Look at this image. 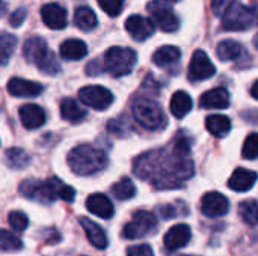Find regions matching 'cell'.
<instances>
[{
  "label": "cell",
  "mask_w": 258,
  "mask_h": 256,
  "mask_svg": "<svg viewBox=\"0 0 258 256\" xmlns=\"http://www.w3.org/2000/svg\"><path fill=\"white\" fill-rule=\"evenodd\" d=\"M133 172L159 190L181 187L184 181L194 177L187 137L178 133L168 149H153L141 154L133 163Z\"/></svg>",
  "instance_id": "6da1fadb"
},
{
  "label": "cell",
  "mask_w": 258,
  "mask_h": 256,
  "mask_svg": "<svg viewBox=\"0 0 258 256\" xmlns=\"http://www.w3.org/2000/svg\"><path fill=\"white\" fill-rule=\"evenodd\" d=\"M20 193L27 199L36 201L45 205L54 202L56 199L73 202L76 196L74 189L63 184L59 178H48L47 181L26 180L20 186Z\"/></svg>",
  "instance_id": "7a4b0ae2"
},
{
  "label": "cell",
  "mask_w": 258,
  "mask_h": 256,
  "mask_svg": "<svg viewBox=\"0 0 258 256\" xmlns=\"http://www.w3.org/2000/svg\"><path fill=\"white\" fill-rule=\"evenodd\" d=\"M67 161L76 175L89 177L106 169L109 158L104 151L92 145H79L70 151Z\"/></svg>",
  "instance_id": "3957f363"
},
{
  "label": "cell",
  "mask_w": 258,
  "mask_h": 256,
  "mask_svg": "<svg viewBox=\"0 0 258 256\" xmlns=\"http://www.w3.org/2000/svg\"><path fill=\"white\" fill-rule=\"evenodd\" d=\"M136 122L145 130L156 131L166 125L163 109L151 98H136L132 106Z\"/></svg>",
  "instance_id": "277c9868"
},
{
  "label": "cell",
  "mask_w": 258,
  "mask_h": 256,
  "mask_svg": "<svg viewBox=\"0 0 258 256\" xmlns=\"http://www.w3.org/2000/svg\"><path fill=\"white\" fill-rule=\"evenodd\" d=\"M138 62V54L128 47H110L104 54V69L113 77L130 74Z\"/></svg>",
  "instance_id": "5b68a950"
},
{
  "label": "cell",
  "mask_w": 258,
  "mask_h": 256,
  "mask_svg": "<svg viewBox=\"0 0 258 256\" xmlns=\"http://www.w3.org/2000/svg\"><path fill=\"white\" fill-rule=\"evenodd\" d=\"M255 18L257 14L254 8H248L243 3L234 0L222 15V27L231 32L248 30L255 24Z\"/></svg>",
  "instance_id": "8992f818"
},
{
  "label": "cell",
  "mask_w": 258,
  "mask_h": 256,
  "mask_svg": "<svg viewBox=\"0 0 258 256\" xmlns=\"http://www.w3.org/2000/svg\"><path fill=\"white\" fill-rule=\"evenodd\" d=\"M157 229V219L150 211H136L133 219L124 226L122 235L127 240H138L142 238Z\"/></svg>",
  "instance_id": "52a82bcc"
},
{
  "label": "cell",
  "mask_w": 258,
  "mask_h": 256,
  "mask_svg": "<svg viewBox=\"0 0 258 256\" xmlns=\"http://www.w3.org/2000/svg\"><path fill=\"white\" fill-rule=\"evenodd\" d=\"M150 15L153 17V20L156 21V24L166 33H172L177 32L180 27V20L177 17V14L163 2L160 0H153L148 3L147 6Z\"/></svg>",
  "instance_id": "ba28073f"
},
{
  "label": "cell",
  "mask_w": 258,
  "mask_h": 256,
  "mask_svg": "<svg viewBox=\"0 0 258 256\" xmlns=\"http://www.w3.org/2000/svg\"><path fill=\"white\" fill-rule=\"evenodd\" d=\"M79 98L83 104H86L91 109L95 110H106L112 106L113 103V94L98 84H91L85 86L79 91Z\"/></svg>",
  "instance_id": "9c48e42d"
},
{
  "label": "cell",
  "mask_w": 258,
  "mask_h": 256,
  "mask_svg": "<svg viewBox=\"0 0 258 256\" xmlns=\"http://www.w3.org/2000/svg\"><path fill=\"white\" fill-rule=\"evenodd\" d=\"M215 72H216V68L212 63L207 53L203 50H197L194 53L190 65H189V80L190 81H203V80L213 77Z\"/></svg>",
  "instance_id": "30bf717a"
},
{
  "label": "cell",
  "mask_w": 258,
  "mask_h": 256,
  "mask_svg": "<svg viewBox=\"0 0 258 256\" xmlns=\"http://www.w3.org/2000/svg\"><path fill=\"white\" fill-rule=\"evenodd\" d=\"M228 210H230V202L219 192L206 193L201 199V211L204 216L210 219L222 217L228 213Z\"/></svg>",
  "instance_id": "8fae6325"
},
{
  "label": "cell",
  "mask_w": 258,
  "mask_h": 256,
  "mask_svg": "<svg viewBox=\"0 0 258 256\" xmlns=\"http://www.w3.org/2000/svg\"><path fill=\"white\" fill-rule=\"evenodd\" d=\"M125 30L135 41H145L154 33V23L142 15H130L125 21Z\"/></svg>",
  "instance_id": "7c38bea8"
},
{
  "label": "cell",
  "mask_w": 258,
  "mask_h": 256,
  "mask_svg": "<svg viewBox=\"0 0 258 256\" xmlns=\"http://www.w3.org/2000/svg\"><path fill=\"white\" fill-rule=\"evenodd\" d=\"M192 238V232H190V226L186 223H178L175 226H172L166 234H165V247L168 250H178L183 249L189 244Z\"/></svg>",
  "instance_id": "4fadbf2b"
},
{
  "label": "cell",
  "mask_w": 258,
  "mask_h": 256,
  "mask_svg": "<svg viewBox=\"0 0 258 256\" xmlns=\"http://www.w3.org/2000/svg\"><path fill=\"white\" fill-rule=\"evenodd\" d=\"M41 18L50 29L60 30L67 27V11L59 3H47L41 8Z\"/></svg>",
  "instance_id": "5bb4252c"
},
{
  "label": "cell",
  "mask_w": 258,
  "mask_h": 256,
  "mask_svg": "<svg viewBox=\"0 0 258 256\" xmlns=\"http://www.w3.org/2000/svg\"><path fill=\"white\" fill-rule=\"evenodd\" d=\"M8 92L18 98H33L42 92V86L36 81L14 77L8 81Z\"/></svg>",
  "instance_id": "9a60e30c"
},
{
  "label": "cell",
  "mask_w": 258,
  "mask_h": 256,
  "mask_svg": "<svg viewBox=\"0 0 258 256\" xmlns=\"http://www.w3.org/2000/svg\"><path fill=\"white\" fill-rule=\"evenodd\" d=\"M21 124L27 130H36L45 124V112L36 104H24L18 110Z\"/></svg>",
  "instance_id": "2e32d148"
},
{
  "label": "cell",
  "mask_w": 258,
  "mask_h": 256,
  "mask_svg": "<svg viewBox=\"0 0 258 256\" xmlns=\"http://www.w3.org/2000/svg\"><path fill=\"white\" fill-rule=\"evenodd\" d=\"M86 208L89 213H92L94 216L100 217V219H110L115 214V208L112 201L101 193H94L86 199Z\"/></svg>",
  "instance_id": "e0dca14e"
},
{
  "label": "cell",
  "mask_w": 258,
  "mask_h": 256,
  "mask_svg": "<svg viewBox=\"0 0 258 256\" xmlns=\"http://www.w3.org/2000/svg\"><path fill=\"white\" fill-rule=\"evenodd\" d=\"M48 47L45 44V41L39 36H32L29 39H26L24 45H23V56L27 62L38 65L47 54H48Z\"/></svg>",
  "instance_id": "ac0fdd59"
},
{
  "label": "cell",
  "mask_w": 258,
  "mask_h": 256,
  "mask_svg": "<svg viewBox=\"0 0 258 256\" xmlns=\"http://www.w3.org/2000/svg\"><path fill=\"white\" fill-rule=\"evenodd\" d=\"M257 183V174L249 169L239 167L233 172V175L228 180V187L234 192H248L251 190Z\"/></svg>",
  "instance_id": "d6986e66"
},
{
  "label": "cell",
  "mask_w": 258,
  "mask_h": 256,
  "mask_svg": "<svg viewBox=\"0 0 258 256\" xmlns=\"http://www.w3.org/2000/svg\"><path fill=\"white\" fill-rule=\"evenodd\" d=\"M80 225H82V228L85 229V234H86L89 243H91L95 249L103 250V249L107 247V244H109L107 235H106L104 229H103L98 223H95L94 220H91V219H88V217H80Z\"/></svg>",
  "instance_id": "ffe728a7"
},
{
  "label": "cell",
  "mask_w": 258,
  "mask_h": 256,
  "mask_svg": "<svg viewBox=\"0 0 258 256\" xmlns=\"http://www.w3.org/2000/svg\"><path fill=\"white\" fill-rule=\"evenodd\" d=\"M203 109H227L230 106V94L225 88H215L207 91L200 98Z\"/></svg>",
  "instance_id": "44dd1931"
},
{
  "label": "cell",
  "mask_w": 258,
  "mask_h": 256,
  "mask_svg": "<svg viewBox=\"0 0 258 256\" xmlns=\"http://www.w3.org/2000/svg\"><path fill=\"white\" fill-rule=\"evenodd\" d=\"M59 51L65 60H80L88 54V47L80 39H67L60 44Z\"/></svg>",
  "instance_id": "7402d4cb"
},
{
  "label": "cell",
  "mask_w": 258,
  "mask_h": 256,
  "mask_svg": "<svg viewBox=\"0 0 258 256\" xmlns=\"http://www.w3.org/2000/svg\"><path fill=\"white\" fill-rule=\"evenodd\" d=\"M192 106H194V103H192L190 95L187 92H184V91H177L171 98L169 109H171V113L175 118L181 119L192 110Z\"/></svg>",
  "instance_id": "603a6c76"
},
{
  "label": "cell",
  "mask_w": 258,
  "mask_h": 256,
  "mask_svg": "<svg viewBox=\"0 0 258 256\" xmlns=\"http://www.w3.org/2000/svg\"><path fill=\"white\" fill-rule=\"evenodd\" d=\"M206 128L215 137H225L231 131V121L225 115H210L206 119Z\"/></svg>",
  "instance_id": "cb8c5ba5"
},
{
  "label": "cell",
  "mask_w": 258,
  "mask_h": 256,
  "mask_svg": "<svg viewBox=\"0 0 258 256\" xmlns=\"http://www.w3.org/2000/svg\"><path fill=\"white\" fill-rule=\"evenodd\" d=\"M181 57V51L178 47L174 45H163L160 48H157L153 54V62L157 66H169L175 62H178Z\"/></svg>",
  "instance_id": "d4e9b609"
},
{
  "label": "cell",
  "mask_w": 258,
  "mask_h": 256,
  "mask_svg": "<svg viewBox=\"0 0 258 256\" xmlns=\"http://www.w3.org/2000/svg\"><path fill=\"white\" fill-rule=\"evenodd\" d=\"M216 54L221 60L230 62V60H237L243 54V47L233 39H225L221 41L216 47Z\"/></svg>",
  "instance_id": "484cf974"
},
{
  "label": "cell",
  "mask_w": 258,
  "mask_h": 256,
  "mask_svg": "<svg viewBox=\"0 0 258 256\" xmlns=\"http://www.w3.org/2000/svg\"><path fill=\"white\" fill-rule=\"evenodd\" d=\"M60 116L62 119L71 122V124H76V122H80L85 116H86V110H83L76 100L73 98H65L62 103H60Z\"/></svg>",
  "instance_id": "4316f807"
},
{
  "label": "cell",
  "mask_w": 258,
  "mask_h": 256,
  "mask_svg": "<svg viewBox=\"0 0 258 256\" xmlns=\"http://www.w3.org/2000/svg\"><path fill=\"white\" fill-rule=\"evenodd\" d=\"M74 23L79 29L85 30V32H89L92 29L97 27L98 24V20H97V15L95 12L88 8V6H80L76 9L74 12Z\"/></svg>",
  "instance_id": "83f0119b"
},
{
  "label": "cell",
  "mask_w": 258,
  "mask_h": 256,
  "mask_svg": "<svg viewBox=\"0 0 258 256\" xmlns=\"http://www.w3.org/2000/svg\"><path fill=\"white\" fill-rule=\"evenodd\" d=\"M5 160H6V164L11 169H17V170H21V169H24V167H27L30 164L29 154L21 148H9L5 152Z\"/></svg>",
  "instance_id": "f1b7e54d"
},
{
  "label": "cell",
  "mask_w": 258,
  "mask_h": 256,
  "mask_svg": "<svg viewBox=\"0 0 258 256\" xmlns=\"http://www.w3.org/2000/svg\"><path fill=\"white\" fill-rule=\"evenodd\" d=\"M17 48V38L11 33H0V65H8Z\"/></svg>",
  "instance_id": "f546056e"
},
{
  "label": "cell",
  "mask_w": 258,
  "mask_h": 256,
  "mask_svg": "<svg viewBox=\"0 0 258 256\" xmlns=\"http://www.w3.org/2000/svg\"><path fill=\"white\" fill-rule=\"evenodd\" d=\"M112 193L118 201H128L136 196V186L130 178H121L112 186Z\"/></svg>",
  "instance_id": "4dcf8cb0"
},
{
  "label": "cell",
  "mask_w": 258,
  "mask_h": 256,
  "mask_svg": "<svg viewBox=\"0 0 258 256\" xmlns=\"http://www.w3.org/2000/svg\"><path fill=\"white\" fill-rule=\"evenodd\" d=\"M23 247V241L17 234L0 229V252H17Z\"/></svg>",
  "instance_id": "1f68e13d"
},
{
  "label": "cell",
  "mask_w": 258,
  "mask_h": 256,
  "mask_svg": "<svg viewBox=\"0 0 258 256\" xmlns=\"http://www.w3.org/2000/svg\"><path fill=\"white\" fill-rule=\"evenodd\" d=\"M239 214L242 217V220L251 226L257 225V201L255 199H249L245 201L239 205Z\"/></svg>",
  "instance_id": "d6a6232c"
},
{
  "label": "cell",
  "mask_w": 258,
  "mask_h": 256,
  "mask_svg": "<svg viewBox=\"0 0 258 256\" xmlns=\"http://www.w3.org/2000/svg\"><path fill=\"white\" fill-rule=\"evenodd\" d=\"M107 130H109L112 134H116V136L122 137V136H127V134L132 131V122H130V119H128L127 116L122 115V116H119V118H116V119L109 121Z\"/></svg>",
  "instance_id": "836d02e7"
},
{
  "label": "cell",
  "mask_w": 258,
  "mask_h": 256,
  "mask_svg": "<svg viewBox=\"0 0 258 256\" xmlns=\"http://www.w3.org/2000/svg\"><path fill=\"white\" fill-rule=\"evenodd\" d=\"M258 155V136L257 133H251L242 148V157L245 160H255Z\"/></svg>",
  "instance_id": "e575fe53"
},
{
  "label": "cell",
  "mask_w": 258,
  "mask_h": 256,
  "mask_svg": "<svg viewBox=\"0 0 258 256\" xmlns=\"http://www.w3.org/2000/svg\"><path fill=\"white\" fill-rule=\"evenodd\" d=\"M8 222L11 225V228L14 231H18V232H23L27 226H29V219L24 213L21 211H12L9 213L8 216Z\"/></svg>",
  "instance_id": "d590c367"
},
{
  "label": "cell",
  "mask_w": 258,
  "mask_h": 256,
  "mask_svg": "<svg viewBox=\"0 0 258 256\" xmlns=\"http://www.w3.org/2000/svg\"><path fill=\"white\" fill-rule=\"evenodd\" d=\"M100 8L109 15V17H118L122 12L124 0H97Z\"/></svg>",
  "instance_id": "8d00e7d4"
},
{
  "label": "cell",
  "mask_w": 258,
  "mask_h": 256,
  "mask_svg": "<svg viewBox=\"0 0 258 256\" xmlns=\"http://www.w3.org/2000/svg\"><path fill=\"white\" fill-rule=\"evenodd\" d=\"M127 256H154L150 244H136L127 249Z\"/></svg>",
  "instance_id": "74e56055"
},
{
  "label": "cell",
  "mask_w": 258,
  "mask_h": 256,
  "mask_svg": "<svg viewBox=\"0 0 258 256\" xmlns=\"http://www.w3.org/2000/svg\"><path fill=\"white\" fill-rule=\"evenodd\" d=\"M234 0H212V11L215 15L218 17H222L224 12L230 8V5L233 3Z\"/></svg>",
  "instance_id": "f35d334b"
},
{
  "label": "cell",
  "mask_w": 258,
  "mask_h": 256,
  "mask_svg": "<svg viewBox=\"0 0 258 256\" xmlns=\"http://www.w3.org/2000/svg\"><path fill=\"white\" fill-rule=\"evenodd\" d=\"M26 17H27V11L24 8H18L15 12H12L11 18H9V24L12 27H18V26H21L24 23Z\"/></svg>",
  "instance_id": "ab89813d"
},
{
  "label": "cell",
  "mask_w": 258,
  "mask_h": 256,
  "mask_svg": "<svg viewBox=\"0 0 258 256\" xmlns=\"http://www.w3.org/2000/svg\"><path fill=\"white\" fill-rule=\"evenodd\" d=\"M157 213L162 219L165 220H171L172 217L178 216V211H177V207L174 205H163V207H159L157 208Z\"/></svg>",
  "instance_id": "60d3db41"
},
{
  "label": "cell",
  "mask_w": 258,
  "mask_h": 256,
  "mask_svg": "<svg viewBox=\"0 0 258 256\" xmlns=\"http://www.w3.org/2000/svg\"><path fill=\"white\" fill-rule=\"evenodd\" d=\"M103 69H104V68L101 66L100 60H92V62L86 66V72H88L89 75H98Z\"/></svg>",
  "instance_id": "b9f144b4"
},
{
  "label": "cell",
  "mask_w": 258,
  "mask_h": 256,
  "mask_svg": "<svg viewBox=\"0 0 258 256\" xmlns=\"http://www.w3.org/2000/svg\"><path fill=\"white\" fill-rule=\"evenodd\" d=\"M257 86H258V81H254V83H252V88H251V95H252V98H254V100H258Z\"/></svg>",
  "instance_id": "7bdbcfd3"
},
{
  "label": "cell",
  "mask_w": 258,
  "mask_h": 256,
  "mask_svg": "<svg viewBox=\"0 0 258 256\" xmlns=\"http://www.w3.org/2000/svg\"><path fill=\"white\" fill-rule=\"evenodd\" d=\"M6 11V5H3V3H0V15L3 14Z\"/></svg>",
  "instance_id": "ee69618b"
},
{
  "label": "cell",
  "mask_w": 258,
  "mask_h": 256,
  "mask_svg": "<svg viewBox=\"0 0 258 256\" xmlns=\"http://www.w3.org/2000/svg\"><path fill=\"white\" fill-rule=\"evenodd\" d=\"M165 2H172V3H175V2H180V0H165Z\"/></svg>",
  "instance_id": "f6af8a7d"
},
{
  "label": "cell",
  "mask_w": 258,
  "mask_h": 256,
  "mask_svg": "<svg viewBox=\"0 0 258 256\" xmlns=\"http://www.w3.org/2000/svg\"><path fill=\"white\" fill-rule=\"evenodd\" d=\"M186 256H192V255H186Z\"/></svg>",
  "instance_id": "bcb514c9"
}]
</instances>
